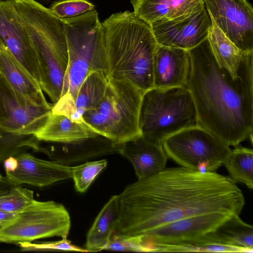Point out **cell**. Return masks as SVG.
Wrapping results in <instances>:
<instances>
[{"instance_id": "cell-9", "label": "cell", "mask_w": 253, "mask_h": 253, "mask_svg": "<svg viewBox=\"0 0 253 253\" xmlns=\"http://www.w3.org/2000/svg\"><path fill=\"white\" fill-rule=\"evenodd\" d=\"M70 227L69 213L62 204L35 200L12 221L0 228V243L17 244L54 236L66 238Z\"/></svg>"}, {"instance_id": "cell-37", "label": "cell", "mask_w": 253, "mask_h": 253, "mask_svg": "<svg viewBox=\"0 0 253 253\" xmlns=\"http://www.w3.org/2000/svg\"><path fill=\"white\" fill-rule=\"evenodd\" d=\"M2 177V176L1 175V174L0 173V178Z\"/></svg>"}, {"instance_id": "cell-15", "label": "cell", "mask_w": 253, "mask_h": 253, "mask_svg": "<svg viewBox=\"0 0 253 253\" xmlns=\"http://www.w3.org/2000/svg\"><path fill=\"white\" fill-rule=\"evenodd\" d=\"M16 158V169L5 172V177L14 186L24 184L42 187L71 178L72 167L56 161L38 159L28 152Z\"/></svg>"}, {"instance_id": "cell-34", "label": "cell", "mask_w": 253, "mask_h": 253, "mask_svg": "<svg viewBox=\"0 0 253 253\" xmlns=\"http://www.w3.org/2000/svg\"><path fill=\"white\" fill-rule=\"evenodd\" d=\"M5 172L13 171L18 166V161L16 157H11L3 162Z\"/></svg>"}, {"instance_id": "cell-16", "label": "cell", "mask_w": 253, "mask_h": 253, "mask_svg": "<svg viewBox=\"0 0 253 253\" xmlns=\"http://www.w3.org/2000/svg\"><path fill=\"white\" fill-rule=\"evenodd\" d=\"M190 69L188 50L158 44L153 60L154 87L186 86Z\"/></svg>"}, {"instance_id": "cell-31", "label": "cell", "mask_w": 253, "mask_h": 253, "mask_svg": "<svg viewBox=\"0 0 253 253\" xmlns=\"http://www.w3.org/2000/svg\"><path fill=\"white\" fill-rule=\"evenodd\" d=\"M94 5L88 0H57L49 8L60 19L68 18L94 9Z\"/></svg>"}, {"instance_id": "cell-33", "label": "cell", "mask_w": 253, "mask_h": 253, "mask_svg": "<svg viewBox=\"0 0 253 253\" xmlns=\"http://www.w3.org/2000/svg\"><path fill=\"white\" fill-rule=\"evenodd\" d=\"M17 213L5 211L0 210V226L3 227L12 221Z\"/></svg>"}, {"instance_id": "cell-7", "label": "cell", "mask_w": 253, "mask_h": 253, "mask_svg": "<svg viewBox=\"0 0 253 253\" xmlns=\"http://www.w3.org/2000/svg\"><path fill=\"white\" fill-rule=\"evenodd\" d=\"M139 125L141 135L160 143L181 130L198 126L190 91L186 86H176L144 91Z\"/></svg>"}, {"instance_id": "cell-25", "label": "cell", "mask_w": 253, "mask_h": 253, "mask_svg": "<svg viewBox=\"0 0 253 253\" xmlns=\"http://www.w3.org/2000/svg\"><path fill=\"white\" fill-rule=\"evenodd\" d=\"M214 232L226 245L242 249L247 253L253 252V226L243 221L239 215L230 216Z\"/></svg>"}, {"instance_id": "cell-14", "label": "cell", "mask_w": 253, "mask_h": 253, "mask_svg": "<svg viewBox=\"0 0 253 253\" xmlns=\"http://www.w3.org/2000/svg\"><path fill=\"white\" fill-rule=\"evenodd\" d=\"M0 40L40 85L36 52L13 0H0Z\"/></svg>"}, {"instance_id": "cell-23", "label": "cell", "mask_w": 253, "mask_h": 253, "mask_svg": "<svg viewBox=\"0 0 253 253\" xmlns=\"http://www.w3.org/2000/svg\"><path fill=\"white\" fill-rule=\"evenodd\" d=\"M108 83V79L103 72H92L82 84L74 103V112L71 119L83 123V116L95 107L102 98Z\"/></svg>"}, {"instance_id": "cell-13", "label": "cell", "mask_w": 253, "mask_h": 253, "mask_svg": "<svg viewBox=\"0 0 253 253\" xmlns=\"http://www.w3.org/2000/svg\"><path fill=\"white\" fill-rule=\"evenodd\" d=\"M212 24L204 2L187 14L150 25L158 44L189 50L207 39Z\"/></svg>"}, {"instance_id": "cell-28", "label": "cell", "mask_w": 253, "mask_h": 253, "mask_svg": "<svg viewBox=\"0 0 253 253\" xmlns=\"http://www.w3.org/2000/svg\"><path fill=\"white\" fill-rule=\"evenodd\" d=\"M154 252L247 253L243 249L221 244L213 232L191 242L158 247Z\"/></svg>"}, {"instance_id": "cell-36", "label": "cell", "mask_w": 253, "mask_h": 253, "mask_svg": "<svg viewBox=\"0 0 253 253\" xmlns=\"http://www.w3.org/2000/svg\"><path fill=\"white\" fill-rule=\"evenodd\" d=\"M42 0V1H50L51 0Z\"/></svg>"}, {"instance_id": "cell-19", "label": "cell", "mask_w": 253, "mask_h": 253, "mask_svg": "<svg viewBox=\"0 0 253 253\" xmlns=\"http://www.w3.org/2000/svg\"><path fill=\"white\" fill-rule=\"evenodd\" d=\"M97 135L84 123L52 112L44 126L35 134L41 141L61 144L71 143Z\"/></svg>"}, {"instance_id": "cell-29", "label": "cell", "mask_w": 253, "mask_h": 253, "mask_svg": "<svg viewBox=\"0 0 253 253\" xmlns=\"http://www.w3.org/2000/svg\"><path fill=\"white\" fill-rule=\"evenodd\" d=\"M106 160L87 162L72 167V175L77 191L85 192L98 174L106 167Z\"/></svg>"}, {"instance_id": "cell-4", "label": "cell", "mask_w": 253, "mask_h": 253, "mask_svg": "<svg viewBox=\"0 0 253 253\" xmlns=\"http://www.w3.org/2000/svg\"><path fill=\"white\" fill-rule=\"evenodd\" d=\"M36 52L42 89L55 103L68 90L69 54L61 19L35 0H25L16 7Z\"/></svg>"}, {"instance_id": "cell-39", "label": "cell", "mask_w": 253, "mask_h": 253, "mask_svg": "<svg viewBox=\"0 0 253 253\" xmlns=\"http://www.w3.org/2000/svg\"></svg>"}, {"instance_id": "cell-32", "label": "cell", "mask_w": 253, "mask_h": 253, "mask_svg": "<svg viewBox=\"0 0 253 253\" xmlns=\"http://www.w3.org/2000/svg\"><path fill=\"white\" fill-rule=\"evenodd\" d=\"M22 251H68L81 252H88L84 248L71 244L66 238L57 241L32 243V242H22L17 243Z\"/></svg>"}, {"instance_id": "cell-24", "label": "cell", "mask_w": 253, "mask_h": 253, "mask_svg": "<svg viewBox=\"0 0 253 253\" xmlns=\"http://www.w3.org/2000/svg\"><path fill=\"white\" fill-rule=\"evenodd\" d=\"M208 40L218 65L236 77L245 54L231 42L212 21Z\"/></svg>"}, {"instance_id": "cell-30", "label": "cell", "mask_w": 253, "mask_h": 253, "mask_svg": "<svg viewBox=\"0 0 253 253\" xmlns=\"http://www.w3.org/2000/svg\"><path fill=\"white\" fill-rule=\"evenodd\" d=\"M35 200L33 191L20 185L15 186L7 192L0 195V210L18 213Z\"/></svg>"}, {"instance_id": "cell-8", "label": "cell", "mask_w": 253, "mask_h": 253, "mask_svg": "<svg viewBox=\"0 0 253 253\" xmlns=\"http://www.w3.org/2000/svg\"><path fill=\"white\" fill-rule=\"evenodd\" d=\"M162 144L168 158L181 167L201 172H215L232 150L220 139L199 126L169 136Z\"/></svg>"}, {"instance_id": "cell-5", "label": "cell", "mask_w": 253, "mask_h": 253, "mask_svg": "<svg viewBox=\"0 0 253 253\" xmlns=\"http://www.w3.org/2000/svg\"><path fill=\"white\" fill-rule=\"evenodd\" d=\"M61 20L69 54L66 94L75 99L82 84L89 73L103 72L107 77L104 30L95 9Z\"/></svg>"}, {"instance_id": "cell-27", "label": "cell", "mask_w": 253, "mask_h": 253, "mask_svg": "<svg viewBox=\"0 0 253 253\" xmlns=\"http://www.w3.org/2000/svg\"><path fill=\"white\" fill-rule=\"evenodd\" d=\"M34 134H20L0 128V163L6 159L16 157L29 150L46 153Z\"/></svg>"}, {"instance_id": "cell-38", "label": "cell", "mask_w": 253, "mask_h": 253, "mask_svg": "<svg viewBox=\"0 0 253 253\" xmlns=\"http://www.w3.org/2000/svg\"><path fill=\"white\" fill-rule=\"evenodd\" d=\"M1 227L0 226V228Z\"/></svg>"}, {"instance_id": "cell-22", "label": "cell", "mask_w": 253, "mask_h": 253, "mask_svg": "<svg viewBox=\"0 0 253 253\" xmlns=\"http://www.w3.org/2000/svg\"><path fill=\"white\" fill-rule=\"evenodd\" d=\"M119 196H112L104 206L87 233L85 249L97 252L105 249L114 233L119 219Z\"/></svg>"}, {"instance_id": "cell-12", "label": "cell", "mask_w": 253, "mask_h": 253, "mask_svg": "<svg viewBox=\"0 0 253 253\" xmlns=\"http://www.w3.org/2000/svg\"><path fill=\"white\" fill-rule=\"evenodd\" d=\"M212 21L242 52H253V7L247 0H204Z\"/></svg>"}, {"instance_id": "cell-35", "label": "cell", "mask_w": 253, "mask_h": 253, "mask_svg": "<svg viewBox=\"0 0 253 253\" xmlns=\"http://www.w3.org/2000/svg\"><path fill=\"white\" fill-rule=\"evenodd\" d=\"M10 186L7 180L4 177L0 178V195L6 193L9 189Z\"/></svg>"}, {"instance_id": "cell-3", "label": "cell", "mask_w": 253, "mask_h": 253, "mask_svg": "<svg viewBox=\"0 0 253 253\" xmlns=\"http://www.w3.org/2000/svg\"><path fill=\"white\" fill-rule=\"evenodd\" d=\"M108 79L128 82L143 91L154 87L153 60L158 45L151 25L128 10L102 23Z\"/></svg>"}, {"instance_id": "cell-11", "label": "cell", "mask_w": 253, "mask_h": 253, "mask_svg": "<svg viewBox=\"0 0 253 253\" xmlns=\"http://www.w3.org/2000/svg\"><path fill=\"white\" fill-rule=\"evenodd\" d=\"M231 214L211 212L185 217L165 224L148 233L136 236L140 252H154L159 247L195 241L213 232Z\"/></svg>"}, {"instance_id": "cell-20", "label": "cell", "mask_w": 253, "mask_h": 253, "mask_svg": "<svg viewBox=\"0 0 253 253\" xmlns=\"http://www.w3.org/2000/svg\"><path fill=\"white\" fill-rule=\"evenodd\" d=\"M48 152L58 154L54 161L65 165L77 160L90 159L103 155L118 153L120 145L100 135L71 143H56Z\"/></svg>"}, {"instance_id": "cell-10", "label": "cell", "mask_w": 253, "mask_h": 253, "mask_svg": "<svg viewBox=\"0 0 253 253\" xmlns=\"http://www.w3.org/2000/svg\"><path fill=\"white\" fill-rule=\"evenodd\" d=\"M52 106L45 96L34 98L17 91L0 73V128L35 134L45 124Z\"/></svg>"}, {"instance_id": "cell-2", "label": "cell", "mask_w": 253, "mask_h": 253, "mask_svg": "<svg viewBox=\"0 0 253 253\" xmlns=\"http://www.w3.org/2000/svg\"><path fill=\"white\" fill-rule=\"evenodd\" d=\"M186 87L196 109L198 126L228 146L250 139L253 132V52L244 55L237 75L221 67L208 39L189 50Z\"/></svg>"}, {"instance_id": "cell-1", "label": "cell", "mask_w": 253, "mask_h": 253, "mask_svg": "<svg viewBox=\"0 0 253 253\" xmlns=\"http://www.w3.org/2000/svg\"><path fill=\"white\" fill-rule=\"evenodd\" d=\"M119 196L113 234L143 235L165 224L211 212L240 215L245 200L229 176L182 167L165 168L127 185Z\"/></svg>"}, {"instance_id": "cell-26", "label": "cell", "mask_w": 253, "mask_h": 253, "mask_svg": "<svg viewBox=\"0 0 253 253\" xmlns=\"http://www.w3.org/2000/svg\"><path fill=\"white\" fill-rule=\"evenodd\" d=\"M229 177L235 182L242 183L253 189V151L244 147L231 150L223 163Z\"/></svg>"}, {"instance_id": "cell-17", "label": "cell", "mask_w": 253, "mask_h": 253, "mask_svg": "<svg viewBox=\"0 0 253 253\" xmlns=\"http://www.w3.org/2000/svg\"><path fill=\"white\" fill-rule=\"evenodd\" d=\"M119 153L132 164L138 179L151 176L166 168L168 158L162 143L141 134L121 143Z\"/></svg>"}, {"instance_id": "cell-18", "label": "cell", "mask_w": 253, "mask_h": 253, "mask_svg": "<svg viewBox=\"0 0 253 253\" xmlns=\"http://www.w3.org/2000/svg\"><path fill=\"white\" fill-rule=\"evenodd\" d=\"M133 12L151 24L187 14L200 7L204 0H130Z\"/></svg>"}, {"instance_id": "cell-21", "label": "cell", "mask_w": 253, "mask_h": 253, "mask_svg": "<svg viewBox=\"0 0 253 253\" xmlns=\"http://www.w3.org/2000/svg\"><path fill=\"white\" fill-rule=\"evenodd\" d=\"M0 73L15 90L34 98L44 97L38 82L0 40Z\"/></svg>"}, {"instance_id": "cell-6", "label": "cell", "mask_w": 253, "mask_h": 253, "mask_svg": "<svg viewBox=\"0 0 253 253\" xmlns=\"http://www.w3.org/2000/svg\"><path fill=\"white\" fill-rule=\"evenodd\" d=\"M143 93L128 82L108 79L102 98L84 114L83 122L96 133L118 144L138 136Z\"/></svg>"}]
</instances>
